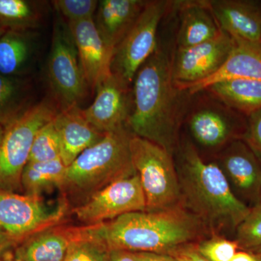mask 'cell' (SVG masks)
I'll use <instances>...</instances> for the list:
<instances>
[{
	"label": "cell",
	"mask_w": 261,
	"mask_h": 261,
	"mask_svg": "<svg viewBox=\"0 0 261 261\" xmlns=\"http://www.w3.org/2000/svg\"><path fill=\"white\" fill-rule=\"evenodd\" d=\"M173 55L159 46L137 71L132 84V112L127 127L134 135L154 142L173 155L186 111V91L173 78Z\"/></svg>",
	"instance_id": "1"
},
{
	"label": "cell",
	"mask_w": 261,
	"mask_h": 261,
	"mask_svg": "<svg viewBox=\"0 0 261 261\" xmlns=\"http://www.w3.org/2000/svg\"><path fill=\"white\" fill-rule=\"evenodd\" d=\"M176 152L182 207L213 234L236 231L250 207L235 195L219 164L205 161L190 142L178 145Z\"/></svg>",
	"instance_id": "2"
},
{
	"label": "cell",
	"mask_w": 261,
	"mask_h": 261,
	"mask_svg": "<svg viewBox=\"0 0 261 261\" xmlns=\"http://www.w3.org/2000/svg\"><path fill=\"white\" fill-rule=\"evenodd\" d=\"M206 228L182 206L159 211H138L97 225L96 233L108 250L170 254L195 243Z\"/></svg>",
	"instance_id": "3"
},
{
	"label": "cell",
	"mask_w": 261,
	"mask_h": 261,
	"mask_svg": "<svg viewBox=\"0 0 261 261\" xmlns=\"http://www.w3.org/2000/svg\"><path fill=\"white\" fill-rule=\"evenodd\" d=\"M133 135L128 127L106 134L67 167L59 190L70 211L113 182L136 174L130 150Z\"/></svg>",
	"instance_id": "4"
},
{
	"label": "cell",
	"mask_w": 261,
	"mask_h": 261,
	"mask_svg": "<svg viewBox=\"0 0 261 261\" xmlns=\"http://www.w3.org/2000/svg\"><path fill=\"white\" fill-rule=\"evenodd\" d=\"M132 164L145 194L147 211L181 206V191L173 154L157 144L132 136Z\"/></svg>",
	"instance_id": "5"
},
{
	"label": "cell",
	"mask_w": 261,
	"mask_h": 261,
	"mask_svg": "<svg viewBox=\"0 0 261 261\" xmlns=\"http://www.w3.org/2000/svg\"><path fill=\"white\" fill-rule=\"evenodd\" d=\"M59 112L56 102L47 97L5 128L0 142V190L23 194L21 175L29 162L34 138L38 130Z\"/></svg>",
	"instance_id": "6"
},
{
	"label": "cell",
	"mask_w": 261,
	"mask_h": 261,
	"mask_svg": "<svg viewBox=\"0 0 261 261\" xmlns=\"http://www.w3.org/2000/svg\"><path fill=\"white\" fill-rule=\"evenodd\" d=\"M47 80L51 94L60 111L80 106L88 95L78 51L68 24L57 22L47 62Z\"/></svg>",
	"instance_id": "7"
},
{
	"label": "cell",
	"mask_w": 261,
	"mask_h": 261,
	"mask_svg": "<svg viewBox=\"0 0 261 261\" xmlns=\"http://www.w3.org/2000/svg\"><path fill=\"white\" fill-rule=\"evenodd\" d=\"M172 1L149 0L140 16L117 46L111 72L132 86L137 71L158 49V31Z\"/></svg>",
	"instance_id": "8"
},
{
	"label": "cell",
	"mask_w": 261,
	"mask_h": 261,
	"mask_svg": "<svg viewBox=\"0 0 261 261\" xmlns=\"http://www.w3.org/2000/svg\"><path fill=\"white\" fill-rule=\"evenodd\" d=\"M68 205L61 200L50 207L39 196L0 190V228L19 242L63 222Z\"/></svg>",
	"instance_id": "9"
},
{
	"label": "cell",
	"mask_w": 261,
	"mask_h": 261,
	"mask_svg": "<svg viewBox=\"0 0 261 261\" xmlns=\"http://www.w3.org/2000/svg\"><path fill=\"white\" fill-rule=\"evenodd\" d=\"M210 96L197 100L190 110L187 126L196 143L204 148L221 150L233 141L243 139L246 120Z\"/></svg>",
	"instance_id": "10"
},
{
	"label": "cell",
	"mask_w": 261,
	"mask_h": 261,
	"mask_svg": "<svg viewBox=\"0 0 261 261\" xmlns=\"http://www.w3.org/2000/svg\"><path fill=\"white\" fill-rule=\"evenodd\" d=\"M146 199L138 175L121 178L105 187L70 212L84 225L112 221L130 213L146 211Z\"/></svg>",
	"instance_id": "11"
},
{
	"label": "cell",
	"mask_w": 261,
	"mask_h": 261,
	"mask_svg": "<svg viewBox=\"0 0 261 261\" xmlns=\"http://www.w3.org/2000/svg\"><path fill=\"white\" fill-rule=\"evenodd\" d=\"M233 43V38L221 31L211 40L192 47L176 48L172 61L173 78L176 87L182 90L214 75L227 59Z\"/></svg>",
	"instance_id": "12"
},
{
	"label": "cell",
	"mask_w": 261,
	"mask_h": 261,
	"mask_svg": "<svg viewBox=\"0 0 261 261\" xmlns=\"http://www.w3.org/2000/svg\"><path fill=\"white\" fill-rule=\"evenodd\" d=\"M94 102L83 113L87 121L103 134L127 127L132 109V88L111 73L98 86Z\"/></svg>",
	"instance_id": "13"
},
{
	"label": "cell",
	"mask_w": 261,
	"mask_h": 261,
	"mask_svg": "<svg viewBox=\"0 0 261 261\" xmlns=\"http://www.w3.org/2000/svg\"><path fill=\"white\" fill-rule=\"evenodd\" d=\"M216 163L237 197L247 205H257L261 194V162L247 144L243 140L233 141L221 149Z\"/></svg>",
	"instance_id": "14"
},
{
	"label": "cell",
	"mask_w": 261,
	"mask_h": 261,
	"mask_svg": "<svg viewBox=\"0 0 261 261\" xmlns=\"http://www.w3.org/2000/svg\"><path fill=\"white\" fill-rule=\"evenodd\" d=\"M66 23L74 40L86 82L89 91L93 93L112 73L114 53L99 35L94 18Z\"/></svg>",
	"instance_id": "15"
},
{
	"label": "cell",
	"mask_w": 261,
	"mask_h": 261,
	"mask_svg": "<svg viewBox=\"0 0 261 261\" xmlns=\"http://www.w3.org/2000/svg\"><path fill=\"white\" fill-rule=\"evenodd\" d=\"M93 225L61 223L24 240L15 247V261H63L70 245L89 234Z\"/></svg>",
	"instance_id": "16"
},
{
	"label": "cell",
	"mask_w": 261,
	"mask_h": 261,
	"mask_svg": "<svg viewBox=\"0 0 261 261\" xmlns=\"http://www.w3.org/2000/svg\"><path fill=\"white\" fill-rule=\"evenodd\" d=\"M221 30L232 37L261 44V5L245 0H208Z\"/></svg>",
	"instance_id": "17"
},
{
	"label": "cell",
	"mask_w": 261,
	"mask_h": 261,
	"mask_svg": "<svg viewBox=\"0 0 261 261\" xmlns=\"http://www.w3.org/2000/svg\"><path fill=\"white\" fill-rule=\"evenodd\" d=\"M233 38V47L222 66L207 80L182 89L190 96L203 92L221 81L245 79L261 82V44Z\"/></svg>",
	"instance_id": "18"
},
{
	"label": "cell",
	"mask_w": 261,
	"mask_h": 261,
	"mask_svg": "<svg viewBox=\"0 0 261 261\" xmlns=\"http://www.w3.org/2000/svg\"><path fill=\"white\" fill-rule=\"evenodd\" d=\"M53 123L61 140V159L67 167L84 151L100 142L106 135L87 121L80 106L60 111Z\"/></svg>",
	"instance_id": "19"
},
{
	"label": "cell",
	"mask_w": 261,
	"mask_h": 261,
	"mask_svg": "<svg viewBox=\"0 0 261 261\" xmlns=\"http://www.w3.org/2000/svg\"><path fill=\"white\" fill-rule=\"evenodd\" d=\"M147 0H101L98 3L96 28L114 53L145 8Z\"/></svg>",
	"instance_id": "20"
},
{
	"label": "cell",
	"mask_w": 261,
	"mask_h": 261,
	"mask_svg": "<svg viewBox=\"0 0 261 261\" xmlns=\"http://www.w3.org/2000/svg\"><path fill=\"white\" fill-rule=\"evenodd\" d=\"M172 8L179 13L176 45L192 47L211 40L221 32L209 7L208 0L173 1Z\"/></svg>",
	"instance_id": "21"
},
{
	"label": "cell",
	"mask_w": 261,
	"mask_h": 261,
	"mask_svg": "<svg viewBox=\"0 0 261 261\" xmlns=\"http://www.w3.org/2000/svg\"><path fill=\"white\" fill-rule=\"evenodd\" d=\"M36 31H8L0 38V74L25 76L38 50Z\"/></svg>",
	"instance_id": "22"
},
{
	"label": "cell",
	"mask_w": 261,
	"mask_h": 261,
	"mask_svg": "<svg viewBox=\"0 0 261 261\" xmlns=\"http://www.w3.org/2000/svg\"><path fill=\"white\" fill-rule=\"evenodd\" d=\"M203 92L243 116L247 117L261 110V82L259 81L245 79L221 81Z\"/></svg>",
	"instance_id": "23"
},
{
	"label": "cell",
	"mask_w": 261,
	"mask_h": 261,
	"mask_svg": "<svg viewBox=\"0 0 261 261\" xmlns=\"http://www.w3.org/2000/svg\"><path fill=\"white\" fill-rule=\"evenodd\" d=\"M33 85L25 76L0 74V126L7 128L34 106Z\"/></svg>",
	"instance_id": "24"
},
{
	"label": "cell",
	"mask_w": 261,
	"mask_h": 261,
	"mask_svg": "<svg viewBox=\"0 0 261 261\" xmlns=\"http://www.w3.org/2000/svg\"><path fill=\"white\" fill-rule=\"evenodd\" d=\"M48 13V3L39 0H0V28L5 31H36Z\"/></svg>",
	"instance_id": "25"
},
{
	"label": "cell",
	"mask_w": 261,
	"mask_h": 261,
	"mask_svg": "<svg viewBox=\"0 0 261 261\" xmlns=\"http://www.w3.org/2000/svg\"><path fill=\"white\" fill-rule=\"evenodd\" d=\"M67 166L61 159L46 162H28L21 175L23 194L41 197L44 192L59 190Z\"/></svg>",
	"instance_id": "26"
},
{
	"label": "cell",
	"mask_w": 261,
	"mask_h": 261,
	"mask_svg": "<svg viewBox=\"0 0 261 261\" xmlns=\"http://www.w3.org/2000/svg\"><path fill=\"white\" fill-rule=\"evenodd\" d=\"M59 135L53 121L44 125L33 142L29 162H46L61 159Z\"/></svg>",
	"instance_id": "27"
},
{
	"label": "cell",
	"mask_w": 261,
	"mask_h": 261,
	"mask_svg": "<svg viewBox=\"0 0 261 261\" xmlns=\"http://www.w3.org/2000/svg\"><path fill=\"white\" fill-rule=\"evenodd\" d=\"M97 225L90 232L70 245L63 261H108L110 250L96 233Z\"/></svg>",
	"instance_id": "28"
},
{
	"label": "cell",
	"mask_w": 261,
	"mask_h": 261,
	"mask_svg": "<svg viewBox=\"0 0 261 261\" xmlns=\"http://www.w3.org/2000/svg\"><path fill=\"white\" fill-rule=\"evenodd\" d=\"M235 232V241L241 250L251 251L261 246L260 203L250 207V212L239 225Z\"/></svg>",
	"instance_id": "29"
},
{
	"label": "cell",
	"mask_w": 261,
	"mask_h": 261,
	"mask_svg": "<svg viewBox=\"0 0 261 261\" xmlns=\"http://www.w3.org/2000/svg\"><path fill=\"white\" fill-rule=\"evenodd\" d=\"M197 251L209 261H230L240 250L235 240H228L219 234H212L210 238L195 243Z\"/></svg>",
	"instance_id": "30"
},
{
	"label": "cell",
	"mask_w": 261,
	"mask_h": 261,
	"mask_svg": "<svg viewBox=\"0 0 261 261\" xmlns=\"http://www.w3.org/2000/svg\"><path fill=\"white\" fill-rule=\"evenodd\" d=\"M55 9L65 18L66 23L94 18L97 11V0H55Z\"/></svg>",
	"instance_id": "31"
},
{
	"label": "cell",
	"mask_w": 261,
	"mask_h": 261,
	"mask_svg": "<svg viewBox=\"0 0 261 261\" xmlns=\"http://www.w3.org/2000/svg\"><path fill=\"white\" fill-rule=\"evenodd\" d=\"M242 140L261 162V110L247 117L246 129Z\"/></svg>",
	"instance_id": "32"
},
{
	"label": "cell",
	"mask_w": 261,
	"mask_h": 261,
	"mask_svg": "<svg viewBox=\"0 0 261 261\" xmlns=\"http://www.w3.org/2000/svg\"><path fill=\"white\" fill-rule=\"evenodd\" d=\"M169 255H172L178 261H209L199 253L195 243L187 244L178 247Z\"/></svg>",
	"instance_id": "33"
},
{
	"label": "cell",
	"mask_w": 261,
	"mask_h": 261,
	"mask_svg": "<svg viewBox=\"0 0 261 261\" xmlns=\"http://www.w3.org/2000/svg\"><path fill=\"white\" fill-rule=\"evenodd\" d=\"M133 254L137 261H178L169 254L144 252H133Z\"/></svg>",
	"instance_id": "34"
},
{
	"label": "cell",
	"mask_w": 261,
	"mask_h": 261,
	"mask_svg": "<svg viewBox=\"0 0 261 261\" xmlns=\"http://www.w3.org/2000/svg\"><path fill=\"white\" fill-rule=\"evenodd\" d=\"M18 244L19 242L16 239L0 228V259L9 251L10 249L13 247L15 248Z\"/></svg>",
	"instance_id": "35"
},
{
	"label": "cell",
	"mask_w": 261,
	"mask_h": 261,
	"mask_svg": "<svg viewBox=\"0 0 261 261\" xmlns=\"http://www.w3.org/2000/svg\"><path fill=\"white\" fill-rule=\"evenodd\" d=\"M108 261H137L133 252L126 250H110L109 260Z\"/></svg>",
	"instance_id": "36"
},
{
	"label": "cell",
	"mask_w": 261,
	"mask_h": 261,
	"mask_svg": "<svg viewBox=\"0 0 261 261\" xmlns=\"http://www.w3.org/2000/svg\"><path fill=\"white\" fill-rule=\"evenodd\" d=\"M230 261H261V257L251 251L238 250Z\"/></svg>",
	"instance_id": "37"
},
{
	"label": "cell",
	"mask_w": 261,
	"mask_h": 261,
	"mask_svg": "<svg viewBox=\"0 0 261 261\" xmlns=\"http://www.w3.org/2000/svg\"><path fill=\"white\" fill-rule=\"evenodd\" d=\"M251 252H254V253L257 254L258 256L261 257V246L257 247V248L254 249V250H251Z\"/></svg>",
	"instance_id": "38"
},
{
	"label": "cell",
	"mask_w": 261,
	"mask_h": 261,
	"mask_svg": "<svg viewBox=\"0 0 261 261\" xmlns=\"http://www.w3.org/2000/svg\"><path fill=\"white\" fill-rule=\"evenodd\" d=\"M5 128L2 126H0V142L3 140V135H4Z\"/></svg>",
	"instance_id": "39"
},
{
	"label": "cell",
	"mask_w": 261,
	"mask_h": 261,
	"mask_svg": "<svg viewBox=\"0 0 261 261\" xmlns=\"http://www.w3.org/2000/svg\"><path fill=\"white\" fill-rule=\"evenodd\" d=\"M0 261H15L14 257H13V258H5L4 256L2 257L1 259H0Z\"/></svg>",
	"instance_id": "40"
},
{
	"label": "cell",
	"mask_w": 261,
	"mask_h": 261,
	"mask_svg": "<svg viewBox=\"0 0 261 261\" xmlns=\"http://www.w3.org/2000/svg\"><path fill=\"white\" fill-rule=\"evenodd\" d=\"M6 32V31H5L4 29L0 28V38L3 37V34Z\"/></svg>",
	"instance_id": "41"
},
{
	"label": "cell",
	"mask_w": 261,
	"mask_h": 261,
	"mask_svg": "<svg viewBox=\"0 0 261 261\" xmlns=\"http://www.w3.org/2000/svg\"><path fill=\"white\" fill-rule=\"evenodd\" d=\"M258 203H260L261 204V194H260V200H259Z\"/></svg>",
	"instance_id": "42"
}]
</instances>
